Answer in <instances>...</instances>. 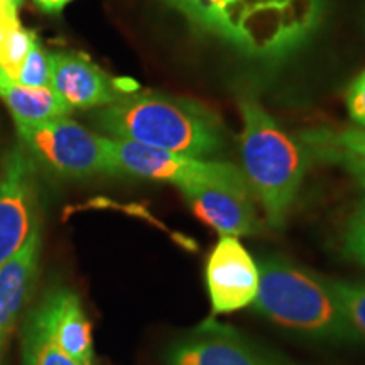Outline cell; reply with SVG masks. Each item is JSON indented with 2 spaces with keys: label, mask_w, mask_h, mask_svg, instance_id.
Instances as JSON below:
<instances>
[{
  "label": "cell",
  "mask_w": 365,
  "mask_h": 365,
  "mask_svg": "<svg viewBox=\"0 0 365 365\" xmlns=\"http://www.w3.org/2000/svg\"><path fill=\"white\" fill-rule=\"evenodd\" d=\"M191 24L245 56L284 58L314 33L323 0H168Z\"/></svg>",
  "instance_id": "cell-1"
},
{
  "label": "cell",
  "mask_w": 365,
  "mask_h": 365,
  "mask_svg": "<svg viewBox=\"0 0 365 365\" xmlns=\"http://www.w3.org/2000/svg\"><path fill=\"white\" fill-rule=\"evenodd\" d=\"M93 122L103 134L190 158L223 149L220 118L196 100L163 91H130L115 103L97 108Z\"/></svg>",
  "instance_id": "cell-2"
},
{
  "label": "cell",
  "mask_w": 365,
  "mask_h": 365,
  "mask_svg": "<svg viewBox=\"0 0 365 365\" xmlns=\"http://www.w3.org/2000/svg\"><path fill=\"white\" fill-rule=\"evenodd\" d=\"M240 112L242 175L261 202L269 225L281 230L312 164L313 150L301 137L287 134L254 100H242Z\"/></svg>",
  "instance_id": "cell-3"
},
{
  "label": "cell",
  "mask_w": 365,
  "mask_h": 365,
  "mask_svg": "<svg viewBox=\"0 0 365 365\" xmlns=\"http://www.w3.org/2000/svg\"><path fill=\"white\" fill-rule=\"evenodd\" d=\"M255 312L286 330L323 341L355 340L325 277L282 257L259 262Z\"/></svg>",
  "instance_id": "cell-4"
},
{
  "label": "cell",
  "mask_w": 365,
  "mask_h": 365,
  "mask_svg": "<svg viewBox=\"0 0 365 365\" xmlns=\"http://www.w3.org/2000/svg\"><path fill=\"white\" fill-rule=\"evenodd\" d=\"M16 132L27 156L53 175L66 180L117 176L103 148V135L93 134L71 118L16 124Z\"/></svg>",
  "instance_id": "cell-5"
},
{
  "label": "cell",
  "mask_w": 365,
  "mask_h": 365,
  "mask_svg": "<svg viewBox=\"0 0 365 365\" xmlns=\"http://www.w3.org/2000/svg\"><path fill=\"white\" fill-rule=\"evenodd\" d=\"M103 148L117 175L170 182L178 190L240 173L239 168L228 163L203 161L198 158L182 156L171 150L149 148L125 139L103 137Z\"/></svg>",
  "instance_id": "cell-6"
},
{
  "label": "cell",
  "mask_w": 365,
  "mask_h": 365,
  "mask_svg": "<svg viewBox=\"0 0 365 365\" xmlns=\"http://www.w3.org/2000/svg\"><path fill=\"white\" fill-rule=\"evenodd\" d=\"M41 228L36 164L22 145L7 154L0 171V266Z\"/></svg>",
  "instance_id": "cell-7"
},
{
  "label": "cell",
  "mask_w": 365,
  "mask_h": 365,
  "mask_svg": "<svg viewBox=\"0 0 365 365\" xmlns=\"http://www.w3.org/2000/svg\"><path fill=\"white\" fill-rule=\"evenodd\" d=\"M168 365H291L286 359L242 335L232 327L207 319L170 346Z\"/></svg>",
  "instance_id": "cell-8"
},
{
  "label": "cell",
  "mask_w": 365,
  "mask_h": 365,
  "mask_svg": "<svg viewBox=\"0 0 365 365\" xmlns=\"http://www.w3.org/2000/svg\"><path fill=\"white\" fill-rule=\"evenodd\" d=\"M193 215L220 235H252L259 230L250 188L244 175L205 181L181 188Z\"/></svg>",
  "instance_id": "cell-9"
},
{
  "label": "cell",
  "mask_w": 365,
  "mask_h": 365,
  "mask_svg": "<svg viewBox=\"0 0 365 365\" xmlns=\"http://www.w3.org/2000/svg\"><path fill=\"white\" fill-rule=\"evenodd\" d=\"M259 279V264L240 244L239 237L220 235L205 266L213 314L234 313L254 304Z\"/></svg>",
  "instance_id": "cell-10"
},
{
  "label": "cell",
  "mask_w": 365,
  "mask_h": 365,
  "mask_svg": "<svg viewBox=\"0 0 365 365\" xmlns=\"http://www.w3.org/2000/svg\"><path fill=\"white\" fill-rule=\"evenodd\" d=\"M49 65L53 88L73 110H97L137 90L134 81L113 78L85 53L49 51Z\"/></svg>",
  "instance_id": "cell-11"
},
{
  "label": "cell",
  "mask_w": 365,
  "mask_h": 365,
  "mask_svg": "<svg viewBox=\"0 0 365 365\" xmlns=\"http://www.w3.org/2000/svg\"><path fill=\"white\" fill-rule=\"evenodd\" d=\"M34 317L54 344L80 365H91L93 335L80 296L68 287L49 291L33 309Z\"/></svg>",
  "instance_id": "cell-12"
},
{
  "label": "cell",
  "mask_w": 365,
  "mask_h": 365,
  "mask_svg": "<svg viewBox=\"0 0 365 365\" xmlns=\"http://www.w3.org/2000/svg\"><path fill=\"white\" fill-rule=\"evenodd\" d=\"M39 255L41 228L29 237L19 252L0 266V352L6 346L33 293Z\"/></svg>",
  "instance_id": "cell-13"
},
{
  "label": "cell",
  "mask_w": 365,
  "mask_h": 365,
  "mask_svg": "<svg viewBox=\"0 0 365 365\" xmlns=\"http://www.w3.org/2000/svg\"><path fill=\"white\" fill-rule=\"evenodd\" d=\"M0 100L14 118V124H38V122L66 118L73 108L56 93L53 86H26L12 80L0 70Z\"/></svg>",
  "instance_id": "cell-14"
},
{
  "label": "cell",
  "mask_w": 365,
  "mask_h": 365,
  "mask_svg": "<svg viewBox=\"0 0 365 365\" xmlns=\"http://www.w3.org/2000/svg\"><path fill=\"white\" fill-rule=\"evenodd\" d=\"M22 365H80L63 352L34 317L27 318L22 331Z\"/></svg>",
  "instance_id": "cell-15"
},
{
  "label": "cell",
  "mask_w": 365,
  "mask_h": 365,
  "mask_svg": "<svg viewBox=\"0 0 365 365\" xmlns=\"http://www.w3.org/2000/svg\"><path fill=\"white\" fill-rule=\"evenodd\" d=\"M328 287L352 330L355 340L365 341V282L325 277Z\"/></svg>",
  "instance_id": "cell-16"
},
{
  "label": "cell",
  "mask_w": 365,
  "mask_h": 365,
  "mask_svg": "<svg viewBox=\"0 0 365 365\" xmlns=\"http://www.w3.org/2000/svg\"><path fill=\"white\" fill-rule=\"evenodd\" d=\"M36 38H38L36 31L26 29L24 26L16 27V29L2 36V41H0V70L7 76H11L12 80L17 78V73H19Z\"/></svg>",
  "instance_id": "cell-17"
},
{
  "label": "cell",
  "mask_w": 365,
  "mask_h": 365,
  "mask_svg": "<svg viewBox=\"0 0 365 365\" xmlns=\"http://www.w3.org/2000/svg\"><path fill=\"white\" fill-rule=\"evenodd\" d=\"M341 250L346 259L365 267V196L355 203L346 218L341 234Z\"/></svg>",
  "instance_id": "cell-18"
},
{
  "label": "cell",
  "mask_w": 365,
  "mask_h": 365,
  "mask_svg": "<svg viewBox=\"0 0 365 365\" xmlns=\"http://www.w3.org/2000/svg\"><path fill=\"white\" fill-rule=\"evenodd\" d=\"M16 81L26 86H53L51 85V65H49V51L41 43L39 36L34 39L29 53L22 63Z\"/></svg>",
  "instance_id": "cell-19"
},
{
  "label": "cell",
  "mask_w": 365,
  "mask_h": 365,
  "mask_svg": "<svg viewBox=\"0 0 365 365\" xmlns=\"http://www.w3.org/2000/svg\"><path fill=\"white\" fill-rule=\"evenodd\" d=\"M301 139L307 144L335 145V148L352 150L355 154L365 156V129H345L340 132L322 129L303 134Z\"/></svg>",
  "instance_id": "cell-20"
},
{
  "label": "cell",
  "mask_w": 365,
  "mask_h": 365,
  "mask_svg": "<svg viewBox=\"0 0 365 365\" xmlns=\"http://www.w3.org/2000/svg\"><path fill=\"white\" fill-rule=\"evenodd\" d=\"M309 148H317L318 156L323 161H330L339 164L340 168L349 173L354 178L360 188L365 190V156L355 154L352 150H346L341 148H335V145H325V144H308Z\"/></svg>",
  "instance_id": "cell-21"
},
{
  "label": "cell",
  "mask_w": 365,
  "mask_h": 365,
  "mask_svg": "<svg viewBox=\"0 0 365 365\" xmlns=\"http://www.w3.org/2000/svg\"><path fill=\"white\" fill-rule=\"evenodd\" d=\"M345 105L350 118L360 129H365V70L346 88Z\"/></svg>",
  "instance_id": "cell-22"
},
{
  "label": "cell",
  "mask_w": 365,
  "mask_h": 365,
  "mask_svg": "<svg viewBox=\"0 0 365 365\" xmlns=\"http://www.w3.org/2000/svg\"><path fill=\"white\" fill-rule=\"evenodd\" d=\"M21 0H0V34L22 26L19 21Z\"/></svg>",
  "instance_id": "cell-23"
},
{
  "label": "cell",
  "mask_w": 365,
  "mask_h": 365,
  "mask_svg": "<svg viewBox=\"0 0 365 365\" xmlns=\"http://www.w3.org/2000/svg\"><path fill=\"white\" fill-rule=\"evenodd\" d=\"M33 2L38 7V11L46 14V16H59L68 4L75 2V0H33Z\"/></svg>",
  "instance_id": "cell-24"
},
{
  "label": "cell",
  "mask_w": 365,
  "mask_h": 365,
  "mask_svg": "<svg viewBox=\"0 0 365 365\" xmlns=\"http://www.w3.org/2000/svg\"><path fill=\"white\" fill-rule=\"evenodd\" d=\"M2 36H4V34H0V41H2Z\"/></svg>",
  "instance_id": "cell-25"
},
{
  "label": "cell",
  "mask_w": 365,
  "mask_h": 365,
  "mask_svg": "<svg viewBox=\"0 0 365 365\" xmlns=\"http://www.w3.org/2000/svg\"><path fill=\"white\" fill-rule=\"evenodd\" d=\"M21 2H24V0H21Z\"/></svg>",
  "instance_id": "cell-26"
}]
</instances>
